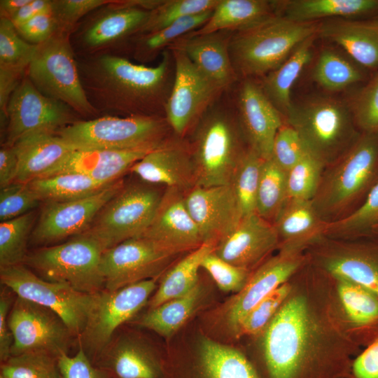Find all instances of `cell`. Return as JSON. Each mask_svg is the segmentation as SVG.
Listing matches in <instances>:
<instances>
[{"label":"cell","instance_id":"cell-1","mask_svg":"<svg viewBox=\"0 0 378 378\" xmlns=\"http://www.w3.org/2000/svg\"><path fill=\"white\" fill-rule=\"evenodd\" d=\"M262 336L261 378H351L360 346L340 309L333 279L309 262Z\"/></svg>","mask_w":378,"mask_h":378},{"label":"cell","instance_id":"cell-2","mask_svg":"<svg viewBox=\"0 0 378 378\" xmlns=\"http://www.w3.org/2000/svg\"><path fill=\"white\" fill-rule=\"evenodd\" d=\"M155 66L136 64L112 55H103L88 64L85 78L98 102L130 115L164 113L174 78L172 51L164 50Z\"/></svg>","mask_w":378,"mask_h":378},{"label":"cell","instance_id":"cell-3","mask_svg":"<svg viewBox=\"0 0 378 378\" xmlns=\"http://www.w3.org/2000/svg\"><path fill=\"white\" fill-rule=\"evenodd\" d=\"M220 98L192 128V140L188 144L195 170V186L230 185L246 150L241 143L237 116Z\"/></svg>","mask_w":378,"mask_h":378},{"label":"cell","instance_id":"cell-4","mask_svg":"<svg viewBox=\"0 0 378 378\" xmlns=\"http://www.w3.org/2000/svg\"><path fill=\"white\" fill-rule=\"evenodd\" d=\"M378 180V134L361 133L337 160L325 167L312 203L319 216L332 222L367 194Z\"/></svg>","mask_w":378,"mask_h":378},{"label":"cell","instance_id":"cell-5","mask_svg":"<svg viewBox=\"0 0 378 378\" xmlns=\"http://www.w3.org/2000/svg\"><path fill=\"white\" fill-rule=\"evenodd\" d=\"M319 22H298L279 15L251 28L233 32L229 43L238 78L264 76L277 69L296 47L317 34Z\"/></svg>","mask_w":378,"mask_h":378},{"label":"cell","instance_id":"cell-6","mask_svg":"<svg viewBox=\"0 0 378 378\" xmlns=\"http://www.w3.org/2000/svg\"><path fill=\"white\" fill-rule=\"evenodd\" d=\"M285 122L325 167L337 160L360 135L351 107L328 96H312L293 103Z\"/></svg>","mask_w":378,"mask_h":378},{"label":"cell","instance_id":"cell-7","mask_svg":"<svg viewBox=\"0 0 378 378\" xmlns=\"http://www.w3.org/2000/svg\"><path fill=\"white\" fill-rule=\"evenodd\" d=\"M172 130L165 116H106L75 121L57 132L75 150L154 149L166 140Z\"/></svg>","mask_w":378,"mask_h":378},{"label":"cell","instance_id":"cell-8","mask_svg":"<svg viewBox=\"0 0 378 378\" xmlns=\"http://www.w3.org/2000/svg\"><path fill=\"white\" fill-rule=\"evenodd\" d=\"M103 252L94 239L83 233L62 244L29 251L22 264L46 281L93 295L105 289L100 270Z\"/></svg>","mask_w":378,"mask_h":378},{"label":"cell","instance_id":"cell-9","mask_svg":"<svg viewBox=\"0 0 378 378\" xmlns=\"http://www.w3.org/2000/svg\"><path fill=\"white\" fill-rule=\"evenodd\" d=\"M69 35L58 31L38 45L26 76L44 95L81 115H94L97 108L82 83Z\"/></svg>","mask_w":378,"mask_h":378},{"label":"cell","instance_id":"cell-10","mask_svg":"<svg viewBox=\"0 0 378 378\" xmlns=\"http://www.w3.org/2000/svg\"><path fill=\"white\" fill-rule=\"evenodd\" d=\"M162 196L148 186H123L102 209L84 234L94 239L104 251L125 240L141 237L152 221Z\"/></svg>","mask_w":378,"mask_h":378},{"label":"cell","instance_id":"cell-11","mask_svg":"<svg viewBox=\"0 0 378 378\" xmlns=\"http://www.w3.org/2000/svg\"><path fill=\"white\" fill-rule=\"evenodd\" d=\"M157 288L156 279L134 283L116 290H104L94 295V300L85 326L77 339L92 363L109 343L115 332L149 301Z\"/></svg>","mask_w":378,"mask_h":378},{"label":"cell","instance_id":"cell-12","mask_svg":"<svg viewBox=\"0 0 378 378\" xmlns=\"http://www.w3.org/2000/svg\"><path fill=\"white\" fill-rule=\"evenodd\" d=\"M0 281L18 297L57 314L77 339L82 333L95 294L83 293L66 284L46 281L23 264L0 268Z\"/></svg>","mask_w":378,"mask_h":378},{"label":"cell","instance_id":"cell-13","mask_svg":"<svg viewBox=\"0 0 378 378\" xmlns=\"http://www.w3.org/2000/svg\"><path fill=\"white\" fill-rule=\"evenodd\" d=\"M8 324L13 335L11 356L43 352L59 357L77 346V338L57 314L18 296Z\"/></svg>","mask_w":378,"mask_h":378},{"label":"cell","instance_id":"cell-14","mask_svg":"<svg viewBox=\"0 0 378 378\" xmlns=\"http://www.w3.org/2000/svg\"><path fill=\"white\" fill-rule=\"evenodd\" d=\"M170 50L175 71L164 106V116L172 130L177 136H183L195 127L225 90L200 70L183 52Z\"/></svg>","mask_w":378,"mask_h":378},{"label":"cell","instance_id":"cell-15","mask_svg":"<svg viewBox=\"0 0 378 378\" xmlns=\"http://www.w3.org/2000/svg\"><path fill=\"white\" fill-rule=\"evenodd\" d=\"M305 253L308 262L321 272L356 284L378 296V242L325 237Z\"/></svg>","mask_w":378,"mask_h":378},{"label":"cell","instance_id":"cell-16","mask_svg":"<svg viewBox=\"0 0 378 378\" xmlns=\"http://www.w3.org/2000/svg\"><path fill=\"white\" fill-rule=\"evenodd\" d=\"M176 253L144 237L125 240L102 255L105 290H116L139 281L157 279Z\"/></svg>","mask_w":378,"mask_h":378},{"label":"cell","instance_id":"cell-17","mask_svg":"<svg viewBox=\"0 0 378 378\" xmlns=\"http://www.w3.org/2000/svg\"><path fill=\"white\" fill-rule=\"evenodd\" d=\"M71 108L42 94L27 76L12 93L7 106L6 141L13 146L35 134L52 133L74 122Z\"/></svg>","mask_w":378,"mask_h":378},{"label":"cell","instance_id":"cell-18","mask_svg":"<svg viewBox=\"0 0 378 378\" xmlns=\"http://www.w3.org/2000/svg\"><path fill=\"white\" fill-rule=\"evenodd\" d=\"M122 187V181L118 180L86 197L46 202L31 232L29 245L35 248L50 246L84 233L102 209Z\"/></svg>","mask_w":378,"mask_h":378},{"label":"cell","instance_id":"cell-19","mask_svg":"<svg viewBox=\"0 0 378 378\" xmlns=\"http://www.w3.org/2000/svg\"><path fill=\"white\" fill-rule=\"evenodd\" d=\"M184 200L203 243L216 246L243 218L231 184L194 186L184 195Z\"/></svg>","mask_w":378,"mask_h":378},{"label":"cell","instance_id":"cell-20","mask_svg":"<svg viewBox=\"0 0 378 378\" xmlns=\"http://www.w3.org/2000/svg\"><path fill=\"white\" fill-rule=\"evenodd\" d=\"M308 262L304 253L279 251L251 272L243 288L229 305L227 319L237 334L246 316L265 298L289 281Z\"/></svg>","mask_w":378,"mask_h":378},{"label":"cell","instance_id":"cell-21","mask_svg":"<svg viewBox=\"0 0 378 378\" xmlns=\"http://www.w3.org/2000/svg\"><path fill=\"white\" fill-rule=\"evenodd\" d=\"M237 119L249 147L262 159L272 156L275 136L284 117L251 78L243 79L236 99Z\"/></svg>","mask_w":378,"mask_h":378},{"label":"cell","instance_id":"cell-22","mask_svg":"<svg viewBox=\"0 0 378 378\" xmlns=\"http://www.w3.org/2000/svg\"><path fill=\"white\" fill-rule=\"evenodd\" d=\"M114 378H164V363L142 336L120 328L92 363Z\"/></svg>","mask_w":378,"mask_h":378},{"label":"cell","instance_id":"cell-23","mask_svg":"<svg viewBox=\"0 0 378 378\" xmlns=\"http://www.w3.org/2000/svg\"><path fill=\"white\" fill-rule=\"evenodd\" d=\"M279 246V237L273 223L255 212L244 216L217 244L214 252L227 262L251 271Z\"/></svg>","mask_w":378,"mask_h":378},{"label":"cell","instance_id":"cell-24","mask_svg":"<svg viewBox=\"0 0 378 378\" xmlns=\"http://www.w3.org/2000/svg\"><path fill=\"white\" fill-rule=\"evenodd\" d=\"M183 191L167 188L147 230L141 236L178 254L203 244Z\"/></svg>","mask_w":378,"mask_h":378},{"label":"cell","instance_id":"cell-25","mask_svg":"<svg viewBox=\"0 0 378 378\" xmlns=\"http://www.w3.org/2000/svg\"><path fill=\"white\" fill-rule=\"evenodd\" d=\"M144 181L187 192L195 185L188 144L166 140L130 169Z\"/></svg>","mask_w":378,"mask_h":378},{"label":"cell","instance_id":"cell-26","mask_svg":"<svg viewBox=\"0 0 378 378\" xmlns=\"http://www.w3.org/2000/svg\"><path fill=\"white\" fill-rule=\"evenodd\" d=\"M232 33L227 31L200 35L189 33L167 49L183 52L200 70L226 90L239 78L229 52Z\"/></svg>","mask_w":378,"mask_h":378},{"label":"cell","instance_id":"cell-27","mask_svg":"<svg viewBox=\"0 0 378 378\" xmlns=\"http://www.w3.org/2000/svg\"><path fill=\"white\" fill-rule=\"evenodd\" d=\"M161 0L114 1V6L94 20L85 29L83 45L95 50L109 46L134 33H139L150 10Z\"/></svg>","mask_w":378,"mask_h":378},{"label":"cell","instance_id":"cell-28","mask_svg":"<svg viewBox=\"0 0 378 378\" xmlns=\"http://www.w3.org/2000/svg\"><path fill=\"white\" fill-rule=\"evenodd\" d=\"M151 150H74L40 178L76 173L99 181L113 183Z\"/></svg>","mask_w":378,"mask_h":378},{"label":"cell","instance_id":"cell-29","mask_svg":"<svg viewBox=\"0 0 378 378\" xmlns=\"http://www.w3.org/2000/svg\"><path fill=\"white\" fill-rule=\"evenodd\" d=\"M317 36L335 43L363 67L378 69V18L323 20Z\"/></svg>","mask_w":378,"mask_h":378},{"label":"cell","instance_id":"cell-30","mask_svg":"<svg viewBox=\"0 0 378 378\" xmlns=\"http://www.w3.org/2000/svg\"><path fill=\"white\" fill-rule=\"evenodd\" d=\"M312 201L288 199L272 223L279 240V251L304 253L326 237V225Z\"/></svg>","mask_w":378,"mask_h":378},{"label":"cell","instance_id":"cell-31","mask_svg":"<svg viewBox=\"0 0 378 378\" xmlns=\"http://www.w3.org/2000/svg\"><path fill=\"white\" fill-rule=\"evenodd\" d=\"M332 279L347 328L358 345L365 348L378 339V296L353 282Z\"/></svg>","mask_w":378,"mask_h":378},{"label":"cell","instance_id":"cell-32","mask_svg":"<svg viewBox=\"0 0 378 378\" xmlns=\"http://www.w3.org/2000/svg\"><path fill=\"white\" fill-rule=\"evenodd\" d=\"M13 146L18 158L15 182L25 184L42 176L75 150L52 133L29 135Z\"/></svg>","mask_w":378,"mask_h":378},{"label":"cell","instance_id":"cell-33","mask_svg":"<svg viewBox=\"0 0 378 378\" xmlns=\"http://www.w3.org/2000/svg\"><path fill=\"white\" fill-rule=\"evenodd\" d=\"M277 15L298 22L363 17L378 12V0L272 1Z\"/></svg>","mask_w":378,"mask_h":378},{"label":"cell","instance_id":"cell-34","mask_svg":"<svg viewBox=\"0 0 378 378\" xmlns=\"http://www.w3.org/2000/svg\"><path fill=\"white\" fill-rule=\"evenodd\" d=\"M277 15L272 1L220 0L209 19L192 35L221 31L236 32L251 28Z\"/></svg>","mask_w":378,"mask_h":378},{"label":"cell","instance_id":"cell-35","mask_svg":"<svg viewBox=\"0 0 378 378\" xmlns=\"http://www.w3.org/2000/svg\"><path fill=\"white\" fill-rule=\"evenodd\" d=\"M316 36L317 34L300 43L281 65L263 76L260 85L266 97L284 118L293 104L291 89L311 59Z\"/></svg>","mask_w":378,"mask_h":378},{"label":"cell","instance_id":"cell-36","mask_svg":"<svg viewBox=\"0 0 378 378\" xmlns=\"http://www.w3.org/2000/svg\"><path fill=\"white\" fill-rule=\"evenodd\" d=\"M215 247L214 244L203 243L168 270L148 302V309L184 295L195 287L199 283L198 270L201 267L202 261L214 251Z\"/></svg>","mask_w":378,"mask_h":378},{"label":"cell","instance_id":"cell-37","mask_svg":"<svg viewBox=\"0 0 378 378\" xmlns=\"http://www.w3.org/2000/svg\"><path fill=\"white\" fill-rule=\"evenodd\" d=\"M202 287L198 283L186 295L148 309L145 314L134 321V323L164 337H169L192 314L202 297Z\"/></svg>","mask_w":378,"mask_h":378},{"label":"cell","instance_id":"cell-38","mask_svg":"<svg viewBox=\"0 0 378 378\" xmlns=\"http://www.w3.org/2000/svg\"><path fill=\"white\" fill-rule=\"evenodd\" d=\"M113 183H106L76 173L38 178L27 183L41 201L67 202L95 194Z\"/></svg>","mask_w":378,"mask_h":378},{"label":"cell","instance_id":"cell-39","mask_svg":"<svg viewBox=\"0 0 378 378\" xmlns=\"http://www.w3.org/2000/svg\"><path fill=\"white\" fill-rule=\"evenodd\" d=\"M287 200V172L272 158L264 160L257 191L255 213L273 223Z\"/></svg>","mask_w":378,"mask_h":378},{"label":"cell","instance_id":"cell-40","mask_svg":"<svg viewBox=\"0 0 378 378\" xmlns=\"http://www.w3.org/2000/svg\"><path fill=\"white\" fill-rule=\"evenodd\" d=\"M213 10L186 17L158 31L141 35L136 41L135 57L141 62L152 60L178 38L201 27Z\"/></svg>","mask_w":378,"mask_h":378},{"label":"cell","instance_id":"cell-41","mask_svg":"<svg viewBox=\"0 0 378 378\" xmlns=\"http://www.w3.org/2000/svg\"><path fill=\"white\" fill-rule=\"evenodd\" d=\"M313 78L324 90L337 92L360 82L363 74L356 65L338 52L326 48L318 57Z\"/></svg>","mask_w":378,"mask_h":378},{"label":"cell","instance_id":"cell-42","mask_svg":"<svg viewBox=\"0 0 378 378\" xmlns=\"http://www.w3.org/2000/svg\"><path fill=\"white\" fill-rule=\"evenodd\" d=\"M33 211L0 223V268L22 264L34 227Z\"/></svg>","mask_w":378,"mask_h":378},{"label":"cell","instance_id":"cell-43","mask_svg":"<svg viewBox=\"0 0 378 378\" xmlns=\"http://www.w3.org/2000/svg\"><path fill=\"white\" fill-rule=\"evenodd\" d=\"M378 225V180L363 203L344 216L327 223L326 237L341 238L363 236Z\"/></svg>","mask_w":378,"mask_h":378},{"label":"cell","instance_id":"cell-44","mask_svg":"<svg viewBox=\"0 0 378 378\" xmlns=\"http://www.w3.org/2000/svg\"><path fill=\"white\" fill-rule=\"evenodd\" d=\"M263 160L248 146L234 172L231 185L243 217L255 212L257 191Z\"/></svg>","mask_w":378,"mask_h":378},{"label":"cell","instance_id":"cell-45","mask_svg":"<svg viewBox=\"0 0 378 378\" xmlns=\"http://www.w3.org/2000/svg\"><path fill=\"white\" fill-rule=\"evenodd\" d=\"M220 0H162L138 34L158 31L186 17L214 10Z\"/></svg>","mask_w":378,"mask_h":378},{"label":"cell","instance_id":"cell-46","mask_svg":"<svg viewBox=\"0 0 378 378\" xmlns=\"http://www.w3.org/2000/svg\"><path fill=\"white\" fill-rule=\"evenodd\" d=\"M38 45L24 41L11 20L0 18V69L22 74L31 62Z\"/></svg>","mask_w":378,"mask_h":378},{"label":"cell","instance_id":"cell-47","mask_svg":"<svg viewBox=\"0 0 378 378\" xmlns=\"http://www.w3.org/2000/svg\"><path fill=\"white\" fill-rule=\"evenodd\" d=\"M56 356L32 352L10 356L0 364L5 378H62Z\"/></svg>","mask_w":378,"mask_h":378},{"label":"cell","instance_id":"cell-48","mask_svg":"<svg viewBox=\"0 0 378 378\" xmlns=\"http://www.w3.org/2000/svg\"><path fill=\"white\" fill-rule=\"evenodd\" d=\"M324 169L323 164L307 152L287 172L288 199L312 201Z\"/></svg>","mask_w":378,"mask_h":378},{"label":"cell","instance_id":"cell-49","mask_svg":"<svg viewBox=\"0 0 378 378\" xmlns=\"http://www.w3.org/2000/svg\"><path fill=\"white\" fill-rule=\"evenodd\" d=\"M292 288L290 279L260 302L243 319L237 335L258 336L279 311Z\"/></svg>","mask_w":378,"mask_h":378},{"label":"cell","instance_id":"cell-50","mask_svg":"<svg viewBox=\"0 0 378 378\" xmlns=\"http://www.w3.org/2000/svg\"><path fill=\"white\" fill-rule=\"evenodd\" d=\"M41 202L28 184L14 182L1 189L0 220H8L30 212Z\"/></svg>","mask_w":378,"mask_h":378},{"label":"cell","instance_id":"cell-51","mask_svg":"<svg viewBox=\"0 0 378 378\" xmlns=\"http://www.w3.org/2000/svg\"><path fill=\"white\" fill-rule=\"evenodd\" d=\"M351 110L362 133L378 134V73L356 95Z\"/></svg>","mask_w":378,"mask_h":378},{"label":"cell","instance_id":"cell-52","mask_svg":"<svg viewBox=\"0 0 378 378\" xmlns=\"http://www.w3.org/2000/svg\"><path fill=\"white\" fill-rule=\"evenodd\" d=\"M201 267L211 276L220 289L226 292H239L251 273L250 270L227 262L214 251L204 257Z\"/></svg>","mask_w":378,"mask_h":378},{"label":"cell","instance_id":"cell-53","mask_svg":"<svg viewBox=\"0 0 378 378\" xmlns=\"http://www.w3.org/2000/svg\"><path fill=\"white\" fill-rule=\"evenodd\" d=\"M307 152L296 131L284 122L275 136L272 158L287 172Z\"/></svg>","mask_w":378,"mask_h":378},{"label":"cell","instance_id":"cell-54","mask_svg":"<svg viewBox=\"0 0 378 378\" xmlns=\"http://www.w3.org/2000/svg\"><path fill=\"white\" fill-rule=\"evenodd\" d=\"M106 0H57L52 1V11L58 31L69 33L78 20L90 11L111 4Z\"/></svg>","mask_w":378,"mask_h":378},{"label":"cell","instance_id":"cell-55","mask_svg":"<svg viewBox=\"0 0 378 378\" xmlns=\"http://www.w3.org/2000/svg\"><path fill=\"white\" fill-rule=\"evenodd\" d=\"M58 368L62 378H114L107 370L94 365L80 346L74 356H59Z\"/></svg>","mask_w":378,"mask_h":378},{"label":"cell","instance_id":"cell-56","mask_svg":"<svg viewBox=\"0 0 378 378\" xmlns=\"http://www.w3.org/2000/svg\"><path fill=\"white\" fill-rule=\"evenodd\" d=\"M15 28L24 41L33 45L46 42L58 31L57 22L52 8Z\"/></svg>","mask_w":378,"mask_h":378},{"label":"cell","instance_id":"cell-57","mask_svg":"<svg viewBox=\"0 0 378 378\" xmlns=\"http://www.w3.org/2000/svg\"><path fill=\"white\" fill-rule=\"evenodd\" d=\"M16 295L6 286L0 291V363L11 356L13 335L8 324V316Z\"/></svg>","mask_w":378,"mask_h":378},{"label":"cell","instance_id":"cell-58","mask_svg":"<svg viewBox=\"0 0 378 378\" xmlns=\"http://www.w3.org/2000/svg\"><path fill=\"white\" fill-rule=\"evenodd\" d=\"M351 378H378V339L354 358Z\"/></svg>","mask_w":378,"mask_h":378},{"label":"cell","instance_id":"cell-59","mask_svg":"<svg viewBox=\"0 0 378 378\" xmlns=\"http://www.w3.org/2000/svg\"><path fill=\"white\" fill-rule=\"evenodd\" d=\"M18 173V158L13 146L4 144L0 150V188L15 182Z\"/></svg>","mask_w":378,"mask_h":378},{"label":"cell","instance_id":"cell-60","mask_svg":"<svg viewBox=\"0 0 378 378\" xmlns=\"http://www.w3.org/2000/svg\"><path fill=\"white\" fill-rule=\"evenodd\" d=\"M52 1L50 0H31L26 6L22 7L10 20L15 27H19L39 14L52 8Z\"/></svg>","mask_w":378,"mask_h":378},{"label":"cell","instance_id":"cell-61","mask_svg":"<svg viewBox=\"0 0 378 378\" xmlns=\"http://www.w3.org/2000/svg\"><path fill=\"white\" fill-rule=\"evenodd\" d=\"M30 1L31 0H1V16H4L10 19Z\"/></svg>","mask_w":378,"mask_h":378},{"label":"cell","instance_id":"cell-62","mask_svg":"<svg viewBox=\"0 0 378 378\" xmlns=\"http://www.w3.org/2000/svg\"><path fill=\"white\" fill-rule=\"evenodd\" d=\"M371 233L378 237V225L372 228Z\"/></svg>","mask_w":378,"mask_h":378},{"label":"cell","instance_id":"cell-63","mask_svg":"<svg viewBox=\"0 0 378 378\" xmlns=\"http://www.w3.org/2000/svg\"><path fill=\"white\" fill-rule=\"evenodd\" d=\"M0 378H5V377H2V376L0 375Z\"/></svg>","mask_w":378,"mask_h":378}]
</instances>
